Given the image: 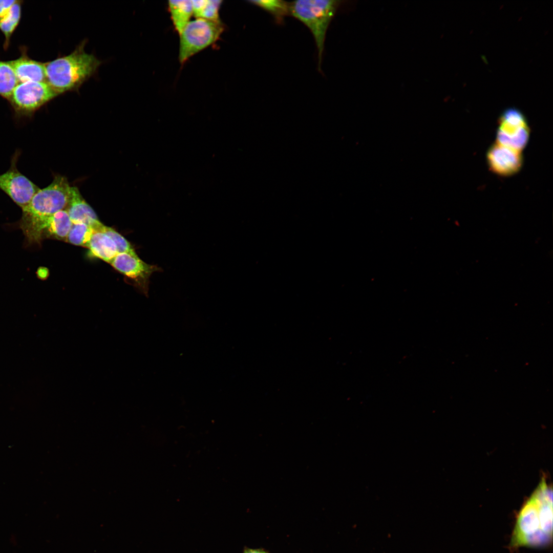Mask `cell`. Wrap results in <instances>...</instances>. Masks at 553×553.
I'll return each instance as SVG.
<instances>
[{"label": "cell", "instance_id": "1", "mask_svg": "<svg viewBox=\"0 0 553 553\" xmlns=\"http://www.w3.org/2000/svg\"><path fill=\"white\" fill-rule=\"evenodd\" d=\"M552 490L543 480L517 517L509 547L548 546L552 540Z\"/></svg>", "mask_w": 553, "mask_h": 553}, {"label": "cell", "instance_id": "2", "mask_svg": "<svg viewBox=\"0 0 553 553\" xmlns=\"http://www.w3.org/2000/svg\"><path fill=\"white\" fill-rule=\"evenodd\" d=\"M79 45L69 55L45 63L46 82L58 93L77 90L96 71L101 61Z\"/></svg>", "mask_w": 553, "mask_h": 553}, {"label": "cell", "instance_id": "3", "mask_svg": "<svg viewBox=\"0 0 553 553\" xmlns=\"http://www.w3.org/2000/svg\"><path fill=\"white\" fill-rule=\"evenodd\" d=\"M71 188L66 178L57 176L48 186L39 189L28 205L22 208L19 226L28 243L30 244L36 228L42 220L66 209Z\"/></svg>", "mask_w": 553, "mask_h": 553}, {"label": "cell", "instance_id": "4", "mask_svg": "<svg viewBox=\"0 0 553 553\" xmlns=\"http://www.w3.org/2000/svg\"><path fill=\"white\" fill-rule=\"evenodd\" d=\"M341 3L333 0H297L289 3L290 15L305 25L313 36L319 71H321L326 33Z\"/></svg>", "mask_w": 553, "mask_h": 553}, {"label": "cell", "instance_id": "5", "mask_svg": "<svg viewBox=\"0 0 553 553\" xmlns=\"http://www.w3.org/2000/svg\"><path fill=\"white\" fill-rule=\"evenodd\" d=\"M224 29L221 21L203 18L190 20L179 34L180 62L184 63L191 57L217 41Z\"/></svg>", "mask_w": 553, "mask_h": 553}, {"label": "cell", "instance_id": "6", "mask_svg": "<svg viewBox=\"0 0 553 553\" xmlns=\"http://www.w3.org/2000/svg\"><path fill=\"white\" fill-rule=\"evenodd\" d=\"M58 95L47 82H18L8 100L16 115L28 117Z\"/></svg>", "mask_w": 553, "mask_h": 553}, {"label": "cell", "instance_id": "7", "mask_svg": "<svg viewBox=\"0 0 553 553\" xmlns=\"http://www.w3.org/2000/svg\"><path fill=\"white\" fill-rule=\"evenodd\" d=\"M530 130L523 113L515 108L505 110L498 120L496 143L521 152L528 143Z\"/></svg>", "mask_w": 553, "mask_h": 553}, {"label": "cell", "instance_id": "8", "mask_svg": "<svg viewBox=\"0 0 553 553\" xmlns=\"http://www.w3.org/2000/svg\"><path fill=\"white\" fill-rule=\"evenodd\" d=\"M18 156V152H16L9 169L0 175V189L22 209L39 188L17 169Z\"/></svg>", "mask_w": 553, "mask_h": 553}, {"label": "cell", "instance_id": "9", "mask_svg": "<svg viewBox=\"0 0 553 553\" xmlns=\"http://www.w3.org/2000/svg\"><path fill=\"white\" fill-rule=\"evenodd\" d=\"M110 264L119 272L133 280L145 294L147 293L149 279L152 274L162 271L158 266L143 261L137 255L128 253H118Z\"/></svg>", "mask_w": 553, "mask_h": 553}, {"label": "cell", "instance_id": "10", "mask_svg": "<svg viewBox=\"0 0 553 553\" xmlns=\"http://www.w3.org/2000/svg\"><path fill=\"white\" fill-rule=\"evenodd\" d=\"M486 160L489 168L501 176H509L518 172L523 164L521 152L497 143L488 149Z\"/></svg>", "mask_w": 553, "mask_h": 553}, {"label": "cell", "instance_id": "11", "mask_svg": "<svg viewBox=\"0 0 553 553\" xmlns=\"http://www.w3.org/2000/svg\"><path fill=\"white\" fill-rule=\"evenodd\" d=\"M72 222L66 210L58 211L42 220L33 233L31 244L39 243L44 238L66 241Z\"/></svg>", "mask_w": 553, "mask_h": 553}, {"label": "cell", "instance_id": "12", "mask_svg": "<svg viewBox=\"0 0 553 553\" xmlns=\"http://www.w3.org/2000/svg\"><path fill=\"white\" fill-rule=\"evenodd\" d=\"M72 223H83L97 230L102 223L93 208L84 200L78 188L72 186L70 200L66 208Z\"/></svg>", "mask_w": 553, "mask_h": 553}, {"label": "cell", "instance_id": "13", "mask_svg": "<svg viewBox=\"0 0 553 553\" xmlns=\"http://www.w3.org/2000/svg\"><path fill=\"white\" fill-rule=\"evenodd\" d=\"M18 82H46L45 63L33 60L23 53L19 58L8 61Z\"/></svg>", "mask_w": 553, "mask_h": 553}, {"label": "cell", "instance_id": "14", "mask_svg": "<svg viewBox=\"0 0 553 553\" xmlns=\"http://www.w3.org/2000/svg\"><path fill=\"white\" fill-rule=\"evenodd\" d=\"M87 247L91 256L110 263L118 253L112 239L104 232L98 230L94 231Z\"/></svg>", "mask_w": 553, "mask_h": 553}, {"label": "cell", "instance_id": "15", "mask_svg": "<svg viewBox=\"0 0 553 553\" xmlns=\"http://www.w3.org/2000/svg\"><path fill=\"white\" fill-rule=\"evenodd\" d=\"M168 9L175 29L180 34L193 15L192 1H169Z\"/></svg>", "mask_w": 553, "mask_h": 553}, {"label": "cell", "instance_id": "16", "mask_svg": "<svg viewBox=\"0 0 553 553\" xmlns=\"http://www.w3.org/2000/svg\"><path fill=\"white\" fill-rule=\"evenodd\" d=\"M249 3L269 13L278 24L289 15V3L282 0L249 1Z\"/></svg>", "mask_w": 553, "mask_h": 553}, {"label": "cell", "instance_id": "17", "mask_svg": "<svg viewBox=\"0 0 553 553\" xmlns=\"http://www.w3.org/2000/svg\"><path fill=\"white\" fill-rule=\"evenodd\" d=\"M21 5V2L17 1L9 13L0 19V30L5 37V49L8 48L10 39L19 23L22 14Z\"/></svg>", "mask_w": 553, "mask_h": 553}, {"label": "cell", "instance_id": "18", "mask_svg": "<svg viewBox=\"0 0 553 553\" xmlns=\"http://www.w3.org/2000/svg\"><path fill=\"white\" fill-rule=\"evenodd\" d=\"M18 83L8 62L0 60V96L8 100Z\"/></svg>", "mask_w": 553, "mask_h": 553}, {"label": "cell", "instance_id": "19", "mask_svg": "<svg viewBox=\"0 0 553 553\" xmlns=\"http://www.w3.org/2000/svg\"><path fill=\"white\" fill-rule=\"evenodd\" d=\"M90 226L83 223H72L66 241L76 246H87L94 232Z\"/></svg>", "mask_w": 553, "mask_h": 553}, {"label": "cell", "instance_id": "20", "mask_svg": "<svg viewBox=\"0 0 553 553\" xmlns=\"http://www.w3.org/2000/svg\"><path fill=\"white\" fill-rule=\"evenodd\" d=\"M96 230L104 232L112 239L117 246L118 253H128L132 255H137L129 242L112 228L102 224Z\"/></svg>", "mask_w": 553, "mask_h": 553}, {"label": "cell", "instance_id": "21", "mask_svg": "<svg viewBox=\"0 0 553 553\" xmlns=\"http://www.w3.org/2000/svg\"><path fill=\"white\" fill-rule=\"evenodd\" d=\"M222 2V1L206 0L199 18L215 22L221 21L219 12Z\"/></svg>", "mask_w": 553, "mask_h": 553}, {"label": "cell", "instance_id": "22", "mask_svg": "<svg viewBox=\"0 0 553 553\" xmlns=\"http://www.w3.org/2000/svg\"><path fill=\"white\" fill-rule=\"evenodd\" d=\"M16 2L15 0H0V19L9 13Z\"/></svg>", "mask_w": 553, "mask_h": 553}, {"label": "cell", "instance_id": "23", "mask_svg": "<svg viewBox=\"0 0 553 553\" xmlns=\"http://www.w3.org/2000/svg\"><path fill=\"white\" fill-rule=\"evenodd\" d=\"M243 553H270L268 550L264 548H252L249 547H245Z\"/></svg>", "mask_w": 553, "mask_h": 553}, {"label": "cell", "instance_id": "24", "mask_svg": "<svg viewBox=\"0 0 553 553\" xmlns=\"http://www.w3.org/2000/svg\"><path fill=\"white\" fill-rule=\"evenodd\" d=\"M48 270H46L45 268L40 267L37 270V275L41 279L46 278V275H48Z\"/></svg>", "mask_w": 553, "mask_h": 553}]
</instances>
